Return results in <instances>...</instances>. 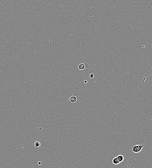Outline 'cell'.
Returning a JSON list of instances; mask_svg holds the SVG:
<instances>
[{
  "label": "cell",
  "mask_w": 152,
  "mask_h": 168,
  "mask_svg": "<svg viewBox=\"0 0 152 168\" xmlns=\"http://www.w3.org/2000/svg\"><path fill=\"white\" fill-rule=\"evenodd\" d=\"M34 145L36 148H37L41 146V143L38 141L34 143Z\"/></svg>",
  "instance_id": "cell-5"
},
{
  "label": "cell",
  "mask_w": 152,
  "mask_h": 168,
  "mask_svg": "<svg viewBox=\"0 0 152 168\" xmlns=\"http://www.w3.org/2000/svg\"><path fill=\"white\" fill-rule=\"evenodd\" d=\"M85 68V65L84 64H80L78 66V68L80 70H83Z\"/></svg>",
  "instance_id": "cell-6"
},
{
  "label": "cell",
  "mask_w": 152,
  "mask_h": 168,
  "mask_svg": "<svg viewBox=\"0 0 152 168\" xmlns=\"http://www.w3.org/2000/svg\"><path fill=\"white\" fill-rule=\"evenodd\" d=\"M112 162L113 164L115 165H118V164L120 163L118 159H117V157H114V158L113 159Z\"/></svg>",
  "instance_id": "cell-3"
},
{
  "label": "cell",
  "mask_w": 152,
  "mask_h": 168,
  "mask_svg": "<svg viewBox=\"0 0 152 168\" xmlns=\"http://www.w3.org/2000/svg\"><path fill=\"white\" fill-rule=\"evenodd\" d=\"M144 147V145H136L133 147L132 151L134 153H138L142 151V148Z\"/></svg>",
  "instance_id": "cell-1"
},
{
  "label": "cell",
  "mask_w": 152,
  "mask_h": 168,
  "mask_svg": "<svg viewBox=\"0 0 152 168\" xmlns=\"http://www.w3.org/2000/svg\"><path fill=\"white\" fill-rule=\"evenodd\" d=\"M70 101L71 102L74 103L77 102V97L75 96H72L70 97Z\"/></svg>",
  "instance_id": "cell-4"
},
{
  "label": "cell",
  "mask_w": 152,
  "mask_h": 168,
  "mask_svg": "<svg viewBox=\"0 0 152 168\" xmlns=\"http://www.w3.org/2000/svg\"><path fill=\"white\" fill-rule=\"evenodd\" d=\"M90 77L91 78H93L94 77V74H90Z\"/></svg>",
  "instance_id": "cell-7"
},
{
  "label": "cell",
  "mask_w": 152,
  "mask_h": 168,
  "mask_svg": "<svg viewBox=\"0 0 152 168\" xmlns=\"http://www.w3.org/2000/svg\"><path fill=\"white\" fill-rule=\"evenodd\" d=\"M38 164L39 165H41V162H39L38 163Z\"/></svg>",
  "instance_id": "cell-8"
},
{
  "label": "cell",
  "mask_w": 152,
  "mask_h": 168,
  "mask_svg": "<svg viewBox=\"0 0 152 168\" xmlns=\"http://www.w3.org/2000/svg\"><path fill=\"white\" fill-rule=\"evenodd\" d=\"M84 82H85V83H87V81L86 80H85V81H84Z\"/></svg>",
  "instance_id": "cell-9"
},
{
  "label": "cell",
  "mask_w": 152,
  "mask_h": 168,
  "mask_svg": "<svg viewBox=\"0 0 152 168\" xmlns=\"http://www.w3.org/2000/svg\"><path fill=\"white\" fill-rule=\"evenodd\" d=\"M117 157L120 163L122 162L124 160V157L121 155H119L117 156Z\"/></svg>",
  "instance_id": "cell-2"
}]
</instances>
